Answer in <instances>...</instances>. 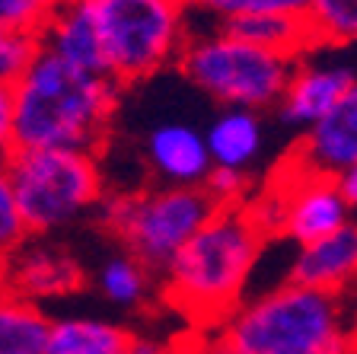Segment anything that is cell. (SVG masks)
I'll return each instance as SVG.
<instances>
[{
    "mask_svg": "<svg viewBox=\"0 0 357 354\" xmlns=\"http://www.w3.org/2000/svg\"><path fill=\"white\" fill-rule=\"evenodd\" d=\"M10 93L16 147H64L99 154L112 134L121 87L112 77L83 71L61 54L38 48Z\"/></svg>",
    "mask_w": 357,
    "mask_h": 354,
    "instance_id": "cell-1",
    "label": "cell"
},
{
    "mask_svg": "<svg viewBox=\"0 0 357 354\" xmlns=\"http://www.w3.org/2000/svg\"><path fill=\"white\" fill-rule=\"evenodd\" d=\"M265 236L249 205L214 207V214L166 262L163 300L185 313L198 332L217 329L243 300Z\"/></svg>",
    "mask_w": 357,
    "mask_h": 354,
    "instance_id": "cell-2",
    "label": "cell"
},
{
    "mask_svg": "<svg viewBox=\"0 0 357 354\" xmlns=\"http://www.w3.org/2000/svg\"><path fill=\"white\" fill-rule=\"evenodd\" d=\"M214 332L227 354H351L357 341L342 297L294 281L239 303Z\"/></svg>",
    "mask_w": 357,
    "mask_h": 354,
    "instance_id": "cell-3",
    "label": "cell"
},
{
    "mask_svg": "<svg viewBox=\"0 0 357 354\" xmlns=\"http://www.w3.org/2000/svg\"><path fill=\"white\" fill-rule=\"evenodd\" d=\"M29 236H52L96 214L105 179L96 154L64 147H16L3 163Z\"/></svg>",
    "mask_w": 357,
    "mask_h": 354,
    "instance_id": "cell-4",
    "label": "cell"
},
{
    "mask_svg": "<svg viewBox=\"0 0 357 354\" xmlns=\"http://www.w3.org/2000/svg\"><path fill=\"white\" fill-rule=\"evenodd\" d=\"M102 45L105 77L128 87L160 74L185 45V7L176 0H83Z\"/></svg>",
    "mask_w": 357,
    "mask_h": 354,
    "instance_id": "cell-5",
    "label": "cell"
},
{
    "mask_svg": "<svg viewBox=\"0 0 357 354\" xmlns=\"http://www.w3.org/2000/svg\"><path fill=\"white\" fill-rule=\"evenodd\" d=\"M214 207L201 185H156L144 192L102 195L96 214L128 256L150 272H163Z\"/></svg>",
    "mask_w": 357,
    "mask_h": 354,
    "instance_id": "cell-6",
    "label": "cell"
},
{
    "mask_svg": "<svg viewBox=\"0 0 357 354\" xmlns=\"http://www.w3.org/2000/svg\"><path fill=\"white\" fill-rule=\"evenodd\" d=\"M176 64L192 87L208 93L220 105L265 112L278 105L297 58L268 52L220 29L211 36L185 38Z\"/></svg>",
    "mask_w": 357,
    "mask_h": 354,
    "instance_id": "cell-7",
    "label": "cell"
},
{
    "mask_svg": "<svg viewBox=\"0 0 357 354\" xmlns=\"http://www.w3.org/2000/svg\"><path fill=\"white\" fill-rule=\"evenodd\" d=\"M284 172L287 176H278L284 182L275 201L249 205L259 223L265 227V233L275 230V233L294 239L297 246H306L351 221V207L342 198L335 179L300 172L290 166H284Z\"/></svg>",
    "mask_w": 357,
    "mask_h": 354,
    "instance_id": "cell-8",
    "label": "cell"
},
{
    "mask_svg": "<svg viewBox=\"0 0 357 354\" xmlns=\"http://www.w3.org/2000/svg\"><path fill=\"white\" fill-rule=\"evenodd\" d=\"M86 284L83 262L45 236H26L3 262H0V288L29 303L58 300L77 294Z\"/></svg>",
    "mask_w": 357,
    "mask_h": 354,
    "instance_id": "cell-9",
    "label": "cell"
},
{
    "mask_svg": "<svg viewBox=\"0 0 357 354\" xmlns=\"http://www.w3.org/2000/svg\"><path fill=\"white\" fill-rule=\"evenodd\" d=\"M357 163V83L322 118L303 128V138L284 166L335 179Z\"/></svg>",
    "mask_w": 357,
    "mask_h": 354,
    "instance_id": "cell-10",
    "label": "cell"
},
{
    "mask_svg": "<svg viewBox=\"0 0 357 354\" xmlns=\"http://www.w3.org/2000/svg\"><path fill=\"white\" fill-rule=\"evenodd\" d=\"M357 83V67L348 61H303L297 58L294 74L275 109L287 125L310 128Z\"/></svg>",
    "mask_w": 357,
    "mask_h": 354,
    "instance_id": "cell-11",
    "label": "cell"
},
{
    "mask_svg": "<svg viewBox=\"0 0 357 354\" xmlns=\"http://www.w3.org/2000/svg\"><path fill=\"white\" fill-rule=\"evenodd\" d=\"M294 284L316 288L326 294H348L357 288V221L342 223L332 233L300 246L290 262Z\"/></svg>",
    "mask_w": 357,
    "mask_h": 354,
    "instance_id": "cell-12",
    "label": "cell"
},
{
    "mask_svg": "<svg viewBox=\"0 0 357 354\" xmlns=\"http://www.w3.org/2000/svg\"><path fill=\"white\" fill-rule=\"evenodd\" d=\"M144 156L160 185H201L214 170L204 134L188 121H163L150 128Z\"/></svg>",
    "mask_w": 357,
    "mask_h": 354,
    "instance_id": "cell-13",
    "label": "cell"
},
{
    "mask_svg": "<svg viewBox=\"0 0 357 354\" xmlns=\"http://www.w3.org/2000/svg\"><path fill=\"white\" fill-rule=\"evenodd\" d=\"M204 144H208L214 166L245 172L259 160L261 147H265V125H261L255 109L223 105L220 115L204 131Z\"/></svg>",
    "mask_w": 357,
    "mask_h": 354,
    "instance_id": "cell-14",
    "label": "cell"
},
{
    "mask_svg": "<svg viewBox=\"0 0 357 354\" xmlns=\"http://www.w3.org/2000/svg\"><path fill=\"white\" fill-rule=\"evenodd\" d=\"M38 42H42V48L61 54L64 61L83 67V71L105 74L102 45H99L96 26L89 20L83 0H61V7L38 32Z\"/></svg>",
    "mask_w": 357,
    "mask_h": 354,
    "instance_id": "cell-15",
    "label": "cell"
},
{
    "mask_svg": "<svg viewBox=\"0 0 357 354\" xmlns=\"http://www.w3.org/2000/svg\"><path fill=\"white\" fill-rule=\"evenodd\" d=\"M220 29L243 38V42L268 48V52L287 54V58H303L306 52L316 48L306 16H284V13L230 16V20H220Z\"/></svg>",
    "mask_w": 357,
    "mask_h": 354,
    "instance_id": "cell-16",
    "label": "cell"
},
{
    "mask_svg": "<svg viewBox=\"0 0 357 354\" xmlns=\"http://www.w3.org/2000/svg\"><path fill=\"white\" fill-rule=\"evenodd\" d=\"M134 332L125 325L109 323V319L93 316H64L52 319L48 325V348L45 354H99V351H119L131 348Z\"/></svg>",
    "mask_w": 357,
    "mask_h": 354,
    "instance_id": "cell-17",
    "label": "cell"
},
{
    "mask_svg": "<svg viewBox=\"0 0 357 354\" xmlns=\"http://www.w3.org/2000/svg\"><path fill=\"white\" fill-rule=\"evenodd\" d=\"M52 319L38 303L0 288V354H45Z\"/></svg>",
    "mask_w": 357,
    "mask_h": 354,
    "instance_id": "cell-18",
    "label": "cell"
},
{
    "mask_svg": "<svg viewBox=\"0 0 357 354\" xmlns=\"http://www.w3.org/2000/svg\"><path fill=\"white\" fill-rule=\"evenodd\" d=\"M99 290L109 303L121 307V310H141L153 294V272L141 265L134 256L121 252V256L109 258L99 268Z\"/></svg>",
    "mask_w": 357,
    "mask_h": 354,
    "instance_id": "cell-19",
    "label": "cell"
},
{
    "mask_svg": "<svg viewBox=\"0 0 357 354\" xmlns=\"http://www.w3.org/2000/svg\"><path fill=\"white\" fill-rule=\"evenodd\" d=\"M306 22L316 48L357 42V0H312Z\"/></svg>",
    "mask_w": 357,
    "mask_h": 354,
    "instance_id": "cell-20",
    "label": "cell"
},
{
    "mask_svg": "<svg viewBox=\"0 0 357 354\" xmlns=\"http://www.w3.org/2000/svg\"><path fill=\"white\" fill-rule=\"evenodd\" d=\"M38 48H42V42L32 32L0 29V87H13L26 74V67L32 64Z\"/></svg>",
    "mask_w": 357,
    "mask_h": 354,
    "instance_id": "cell-21",
    "label": "cell"
},
{
    "mask_svg": "<svg viewBox=\"0 0 357 354\" xmlns=\"http://www.w3.org/2000/svg\"><path fill=\"white\" fill-rule=\"evenodd\" d=\"M58 7L61 0H0V29L38 36Z\"/></svg>",
    "mask_w": 357,
    "mask_h": 354,
    "instance_id": "cell-22",
    "label": "cell"
},
{
    "mask_svg": "<svg viewBox=\"0 0 357 354\" xmlns=\"http://www.w3.org/2000/svg\"><path fill=\"white\" fill-rule=\"evenodd\" d=\"M201 7L211 10L220 20L230 16H255V13H284V16H306L312 0H201Z\"/></svg>",
    "mask_w": 357,
    "mask_h": 354,
    "instance_id": "cell-23",
    "label": "cell"
},
{
    "mask_svg": "<svg viewBox=\"0 0 357 354\" xmlns=\"http://www.w3.org/2000/svg\"><path fill=\"white\" fill-rule=\"evenodd\" d=\"M29 236L26 223L20 217V207H16V198H13V189H10V179L0 166V262L16 249Z\"/></svg>",
    "mask_w": 357,
    "mask_h": 354,
    "instance_id": "cell-24",
    "label": "cell"
},
{
    "mask_svg": "<svg viewBox=\"0 0 357 354\" xmlns=\"http://www.w3.org/2000/svg\"><path fill=\"white\" fill-rule=\"evenodd\" d=\"M201 189L208 192V198L217 207H233V205H245V195H249V176L239 170H214L208 172V179L201 182Z\"/></svg>",
    "mask_w": 357,
    "mask_h": 354,
    "instance_id": "cell-25",
    "label": "cell"
},
{
    "mask_svg": "<svg viewBox=\"0 0 357 354\" xmlns=\"http://www.w3.org/2000/svg\"><path fill=\"white\" fill-rule=\"evenodd\" d=\"M211 341L208 335H176V339H147V335H134L131 351L128 354H208Z\"/></svg>",
    "mask_w": 357,
    "mask_h": 354,
    "instance_id": "cell-26",
    "label": "cell"
},
{
    "mask_svg": "<svg viewBox=\"0 0 357 354\" xmlns=\"http://www.w3.org/2000/svg\"><path fill=\"white\" fill-rule=\"evenodd\" d=\"M13 150V93H10V87H0V166L10 160Z\"/></svg>",
    "mask_w": 357,
    "mask_h": 354,
    "instance_id": "cell-27",
    "label": "cell"
},
{
    "mask_svg": "<svg viewBox=\"0 0 357 354\" xmlns=\"http://www.w3.org/2000/svg\"><path fill=\"white\" fill-rule=\"evenodd\" d=\"M335 185H338V192H342V198L348 201L351 211H357V163H351L348 170L338 172V176H335Z\"/></svg>",
    "mask_w": 357,
    "mask_h": 354,
    "instance_id": "cell-28",
    "label": "cell"
},
{
    "mask_svg": "<svg viewBox=\"0 0 357 354\" xmlns=\"http://www.w3.org/2000/svg\"><path fill=\"white\" fill-rule=\"evenodd\" d=\"M211 341V339H208ZM208 354H227V351H223V348L220 345H214V341H211V348H208Z\"/></svg>",
    "mask_w": 357,
    "mask_h": 354,
    "instance_id": "cell-29",
    "label": "cell"
},
{
    "mask_svg": "<svg viewBox=\"0 0 357 354\" xmlns=\"http://www.w3.org/2000/svg\"><path fill=\"white\" fill-rule=\"evenodd\" d=\"M131 348H119V351H99V354H128Z\"/></svg>",
    "mask_w": 357,
    "mask_h": 354,
    "instance_id": "cell-30",
    "label": "cell"
},
{
    "mask_svg": "<svg viewBox=\"0 0 357 354\" xmlns=\"http://www.w3.org/2000/svg\"><path fill=\"white\" fill-rule=\"evenodd\" d=\"M176 3H182V7H192V3H201V0H176Z\"/></svg>",
    "mask_w": 357,
    "mask_h": 354,
    "instance_id": "cell-31",
    "label": "cell"
},
{
    "mask_svg": "<svg viewBox=\"0 0 357 354\" xmlns=\"http://www.w3.org/2000/svg\"><path fill=\"white\" fill-rule=\"evenodd\" d=\"M351 354H357V341H354V348H351Z\"/></svg>",
    "mask_w": 357,
    "mask_h": 354,
    "instance_id": "cell-32",
    "label": "cell"
}]
</instances>
